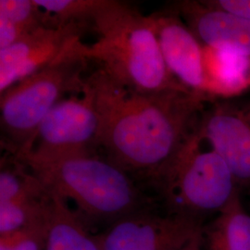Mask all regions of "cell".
<instances>
[{
    "instance_id": "obj_11",
    "label": "cell",
    "mask_w": 250,
    "mask_h": 250,
    "mask_svg": "<svg viewBox=\"0 0 250 250\" xmlns=\"http://www.w3.org/2000/svg\"><path fill=\"white\" fill-rule=\"evenodd\" d=\"M172 9L206 46L250 59V20L218 9L206 1H180Z\"/></svg>"
},
{
    "instance_id": "obj_14",
    "label": "cell",
    "mask_w": 250,
    "mask_h": 250,
    "mask_svg": "<svg viewBox=\"0 0 250 250\" xmlns=\"http://www.w3.org/2000/svg\"><path fill=\"white\" fill-rule=\"evenodd\" d=\"M206 250H250V214L242 204L240 192L203 227Z\"/></svg>"
},
{
    "instance_id": "obj_18",
    "label": "cell",
    "mask_w": 250,
    "mask_h": 250,
    "mask_svg": "<svg viewBox=\"0 0 250 250\" xmlns=\"http://www.w3.org/2000/svg\"><path fill=\"white\" fill-rule=\"evenodd\" d=\"M206 2L215 8L250 20V0H206Z\"/></svg>"
},
{
    "instance_id": "obj_12",
    "label": "cell",
    "mask_w": 250,
    "mask_h": 250,
    "mask_svg": "<svg viewBox=\"0 0 250 250\" xmlns=\"http://www.w3.org/2000/svg\"><path fill=\"white\" fill-rule=\"evenodd\" d=\"M203 55L209 99L235 97L250 89V58L206 45Z\"/></svg>"
},
{
    "instance_id": "obj_16",
    "label": "cell",
    "mask_w": 250,
    "mask_h": 250,
    "mask_svg": "<svg viewBox=\"0 0 250 250\" xmlns=\"http://www.w3.org/2000/svg\"><path fill=\"white\" fill-rule=\"evenodd\" d=\"M105 0H36L46 16L47 27H60L72 22L87 23Z\"/></svg>"
},
{
    "instance_id": "obj_19",
    "label": "cell",
    "mask_w": 250,
    "mask_h": 250,
    "mask_svg": "<svg viewBox=\"0 0 250 250\" xmlns=\"http://www.w3.org/2000/svg\"><path fill=\"white\" fill-rule=\"evenodd\" d=\"M203 232V231H202ZM202 232L198 233L181 250H206Z\"/></svg>"
},
{
    "instance_id": "obj_8",
    "label": "cell",
    "mask_w": 250,
    "mask_h": 250,
    "mask_svg": "<svg viewBox=\"0 0 250 250\" xmlns=\"http://www.w3.org/2000/svg\"><path fill=\"white\" fill-rule=\"evenodd\" d=\"M88 26L87 23L72 22L60 27H41L0 50V95L70 52L80 43Z\"/></svg>"
},
{
    "instance_id": "obj_6",
    "label": "cell",
    "mask_w": 250,
    "mask_h": 250,
    "mask_svg": "<svg viewBox=\"0 0 250 250\" xmlns=\"http://www.w3.org/2000/svg\"><path fill=\"white\" fill-rule=\"evenodd\" d=\"M100 119L89 96H71L60 101L45 117L26 154L56 156L99 148ZM25 155V154H24Z\"/></svg>"
},
{
    "instance_id": "obj_20",
    "label": "cell",
    "mask_w": 250,
    "mask_h": 250,
    "mask_svg": "<svg viewBox=\"0 0 250 250\" xmlns=\"http://www.w3.org/2000/svg\"><path fill=\"white\" fill-rule=\"evenodd\" d=\"M246 114H247V116H248V118H249V119H250V108H249V110H248V111H247V112H246Z\"/></svg>"
},
{
    "instance_id": "obj_10",
    "label": "cell",
    "mask_w": 250,
    "mask_h": 250,
    "mask_svg": "<svg viewBox=\"0 0 250 250\" xmlns=\"http://www.w3.org/2000/svg\"><path fill=\"white\" fill-rule=\"evenodd\" d=\"M147 18L170 73L188 89L208 98L203 45L197 36L172 9Z\"/></svg>"
},
{
    "instance_id": "obj_9",
    "label": "cell",
    "mask_w": 250,
    "mask_h": 250,
    "mask_svg": "<svg viewBox=\"0 0 250 250\" xmlns=\"http://www.w3.org/2000/svg\"><path fill=\"white\" fill-rule=\"evenodd\" d=\"M197 132L224 160L238 188H250V121L246 112L215 102L203 110Z\"/></svg>"
},
{
    "instance_id": "obj_15",
    "label": "cell",
    "mask_w": 250,
    "mask_h": 250,
    "mask_svg": "<svg viewBox=\"0 0 250 250\" xmlns=\"http://www.w3.org/2000/svg\"><path fill=\"white\" fill-rule=\"evenodd\" d=\"M44 26L46 16L36 0L0 1V50Z\"/></svg>"
},
{
    "instance_id": "obj_5",
    "label": "cell",
    "mask_w": 250,
    "mask_h": 250,
    "mask_svg": "<svg viewBox=\"0 0 250 250\" xmlns=\"http://www.w3.org/2000/svg\"><path fill=\"white\" fill-rule=\"evenodd\" d=\"M201 142L196 131L156 185L170 213L203 222L227 207L239 188L224 160L211 149L202 151Z\"/></svg>"
},
{
    "instance_id": "obj_1",
    "label": "cell",
    "mask_w": 250,
    "mask_h": 250,
    "mask_svg": "<svg viewBox=\"0 0 250 250\" xmlns=\"http://www.w3.org/2000/svg\"><path fill=\"white\" fill-rule=\"evenodd\" d=\"M100 119L99 148L130 174L155 184L197 131L208 98L193 91L144 94L99 68L84 81Z\"/></svg>"
},
{
    "instance_id": "obj_3",
    "label": "cell",
    "mask_w": 250,
    "mask_h": 250,
    "mask_svg": "<svg viewBox=\"0 0 250 250\" xmlns=\"http://www.w3.org/2000/svg\"><path fill=\"white\" fill-rule=\"evenodd\" d=\"M54 195L72 200L84 214L121 219L142 201L131 174L96 152L16 157Z\"/></svg>"
},
{
    "instance_id": "obj_13",
    "label": "cell",
    "mask_w": 250,
    "mask_h": 250,
    "mask_svg": "<svg viewBox=\"0 0 250 250\" xmlns=\"http://www.w3.org/2000/svg\"><path fill=\"white\" fill-rule=\"evenodd\" d=\"M50 194L45 250H102L99 236H93L86 230L67 201Z\"/></svg>"
},
{
    "instance_id": "obj_7",
    "label": "cell",
    "mask_w": 250,
    "mask_h": 250,
    "mask_svg": "<svg viewBox=\"0 0 250 250\" xmlns=\"http://www.w3.org/2000/svg\"><path fill=\"white\" fill-rule=\"evenodd\" d=\"M202 221L185 215L134 212L99 236L102 250H181L203 231Z\"/></svg>"
},
{
    "instance_id": "obj_2",
    "label": "cell",
    "mask_w": 250,
    "mask_h": 250,
    "mask_svg": "<svg viewBox=\"0 0 250 250\" xmlns=\"http://www.w3.org/2000/svg\"><path fill=\"white\" fill-rule=\"evenodd\" d=\"M99 35L82 53L130 89L144 94L190 91L170 73L147 16L120 1L105 0L91 21Z\"/></svg>"
},
{
    "instance_id": "obj_17",
    "label": "cell",
    "mask_w": 250,
    "mask_h": 250,
    "mask_svg": "<svg viewBox=\"0 0 250 250\" xmlns=\"http://www.w3.org/2000/svg\"><path fill=\"white\" fill-rule=\"evenodd\" d=\"M45 233L46 220L42 224L0 235V250H45Z\"/></svg>"
},
{
    "instance_id": "obj_4",
    "label": "cell",
    "mask_w": 250,
    "mask_h": 250,
    "mask_svg": "<svg viewBox=\"0 0 250 250\" xmlns=\"http://www.w3.org/2000/svg\"><path fill=\"white\" fill-rule=\"evenodd\" d=\"M81 41L70 52L0 95L2 146L15 157L32 149L37 129L45 117L68 93H81L83 73L89 62Z\"/></svg>"
}]
</instances>
